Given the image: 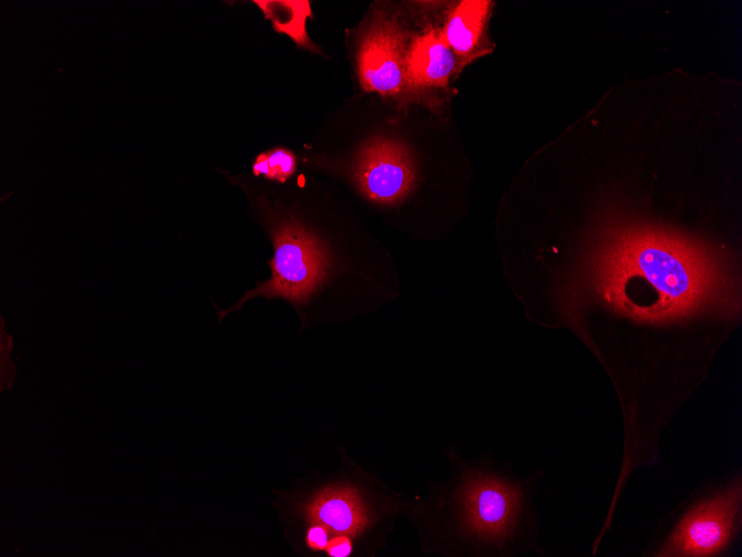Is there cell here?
<instances>
[{
    "label": "cell",
    "mask_w": 742,
    "mask_h": 557,
    "mask_svg": "<svg viewBox=\"0 0 742 557\" xmlns=\"http://www.w3.org/2000/svg\"><path fill=\"white\" fill-rule=\"evenodd\" d=\"M593 262L595 290L612 309L639 321L669 322L721 308L711 257L661 229L610 231Z\"/></svg>",
    "instance_id": "obj_1"
},
{
    "label": "cell",
    "mask_w": 742,
    "mask_h": 557,
    "mask_svg": "<svg viewBox=\"0 0 742 557\" xmlns=\"http://www.w3.org/2000/svg\"><path fill=\"white\" fill-rule=\"evenodd\" d=\"M285 534L300 527L319 524L330 537L345 535L359 538L378 520V515L363 490L349 481H330L310 486L302 481L294 489L279 494L274 501Z\"/></svg>",
    "instance_id": "obj_2"
},
{
    "label": "cell",
    "mask_w": 742,
    "mask_h": 557,
    "mask_svg": "<svg viewBox=\"0 0 742 557\" xmlns=\"http://www.w3.org/2000/svg\"><path fill=\"white\" fill-rule=\"evenodd\" d=\"M741 507V486L708 499L691 509L678 524L658 556H714L733 537Z\"/></svg>",
    "instance_id": "obj_3"
},
{
    "label": "cell",
    "mask_w": 742,
    "mask_h": 557,
    "mask_svg": "<svg viewBox=\"0 0 742 557\" xmlns=\"http://www.w3.org/2000/svg\"><path fill=\"white\" fill-rule=\"evenodd\" d=\"M407 31L388 13H377L359 42L357 62L365 91L399 95L408 84L405 78Z\"/></svg>",
    "instance_id": "obj_4"
},
{
    "label": "cell",
    "mask_w": 742,
    "mask_h": 557,
    "mask_svg": "<svg viewBox=\"0 0 742 557\" xmlns=\"http://www.w3.org/2000/svg\"><path fill=\"white\" fill-rule=\"evenodd\" d=\"M359 191L378 205H397L412 190L414 165L409 150L400 142L375 138L365 142L351 166Z\"/></svg>",
    "instance_id": "obj_5"
},
{
    "label": "cell",
    "mask_w": 742,
    "mask_h": 557,
    "mask_svg": "<svg viewBox=\"0 0 742 557\" xmlns=\"http://www.w3.org/2000/svg\"><path fill=\"white\" fill-rule=\"evenodd\" d=\"M461 506L463 524L470 534L501 544L514 529L521 491L500 478L475 474L462 489Z\"/></svg>",
    "instance_id": "obj_6"
},
{
    "label": "cell",
    "mask_w": 742,
    "mask_h": 557,
    "mask_svg": "<svg viewBox=\"0 0 742 557\" xmlns=\"http://www.w3.org/2000/svg\"><path fill=\"white\" fill-rule=\"evenodd\" d=\"M455 67V56L442 32L428 29L417 36L407 51L405 78L411 87H442Z\"/></svg>",
    "instance_id": "obj_7"
},
{
    "label": "cell",
    "mask_w": 742,
    "mask_h": 557,
    "mask_svg": "<svg viewBox=\"0 0 742 557\" xmlns=\"http://www.w3.org/2000/svg\"><path fill=\"white\" fill-rule=\"evenodd\" d=\"M490 1H462L450 13L443 37L453 52L470 53L483 31Z\"/></svg>",
    "instance_id": "obj_8"
},
{
    "label": "cell",
    "mask_w": 742,
    "mask_h": 557,
    "mask_svg": "<svg viewBox=\"0 0 742 557\" xmlns=\"http://www.w3.org/2000/svg\"><path fill=\"white\" fill-rule=\"evenodd\" d=\"M254 3L278 32L287 33L298 46L317 51L305 31V20L311 17L309 1L257 0Z\"/></svg>",
    "instance_id": "obj_9"
},
{
    "label": "cell",
    "mask_w": 742,
    "mask_h": 557,
    "mask_svg": "<svg viewBox=\"0 0 742 557\" xmlns=\"http://www.w3.org/2000/svg\"><path fill=\"white\" fill-rule=\"evenodd\" d=\"M295 155L285 148H274L259 153L252 162L253 177L263 176L265 180L284 183L297 172Z\"/></svg>",
    "instance_id": "obj_10"
},
{
    "label": "cell",
    "mask_w": 742,
    "mask_h": 557,
    "mask_svg": "<svg viewBox=\"0 0 742 557\" xmlns=\"http://www.w3.org/2000/svg\"><path fill=\"white\" fill-rule=\"evenodd\" d=\"M353 553V539L345 535L331 536L324 554L329 557H349Z\"/></svg>",
    "instance_id": "obj_11"
}]
</instances>
